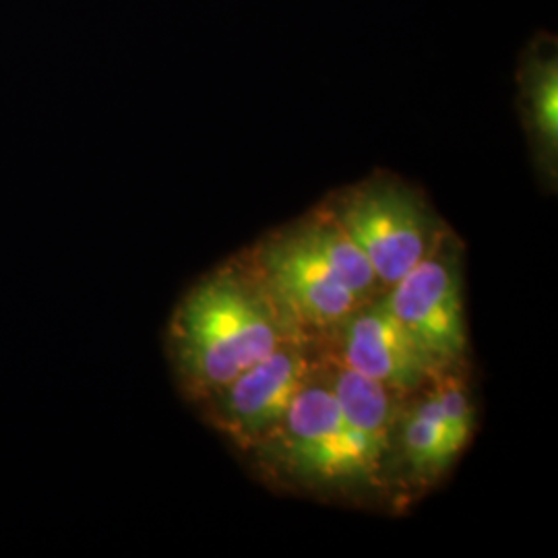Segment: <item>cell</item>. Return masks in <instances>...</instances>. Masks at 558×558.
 Segmentation results:
<instances>
[{
  "instance_id": "obj_6",
  "label": "cell",
  "mask_w": 558,
  "mask_h": 558,
  "mask_svg": "<svg viewBox=\"0 0 558 558\" xmlns=\"http://www.w3.org/2000/svg\"><path fill=\"white\" fill-rule=\"evenodd\" d=\"M383 300L403 331L442 371L458 368L468 352V329L461 274L445 236L398 283L383 292Z\"/></svg>"
},
{
  "instance_id": "obj_7",
  "label": "cell",
  "mask_w": 558,
  "mask_h": 558,
  "mask_svg": "<svg viewBox=\"0 0 558 558\" xmlns=\"http://www.w3.org/2000/svg\"><path fill=\"white\" fill-rule=\"evenodd\" d=\"M327 339V350L339 362L401 399L418 393L447 373L403 331L383 294L348 315Z\"/></svg>"
},
{
  "instance_id": "obj_1",
  "label": "cell",
  "mask_w": 558,
  "mask_h": 558,
  "mask_svg": "<svg viewBox=\"0 0 558 558\" xmlns=\"http://www.w3.org/2000/svg\"><path fill=\"white\" fill-rule=\"evenodd\" d=\"M304 338L244 263L201 278L168 325V359L180 389L203 405L283 341Z\"/></svg>"
},
{
  "instance_id": "obj_4",
  "label": "cell",
  "mask_w": 558,
  "mask_h": 558,
  "mask_svg": "<svg viewBox=\"0 0 558 558\" xmlns=\"http://www.w3.org/2000/svg\"><path fill=\"white\" fill-rule=\"evenodd\" d=\"M320 209L359 246L383 290L398 283L442 239L424 195L389 172L341 189Z\"/></svg>"
},
{
  "instance_id": "obj_9",
  "label": "cell",
  "mask_w": 558,
  "mask_h": 558,
  "mask_svg": "<svg viewBox=\"0 0 558 558\" xmlns=\"http://www.w3.org/2000/svg\"><path fill=\"white\" fill-rule=\"evenodd\" d=\"M518 106L542 179L557 180L558 154V40L538 32L519 54Z\"/></svg>"
},
{
  "instance_id": "obj_10",
  "label": "cell",
  "mask_w": 558,
  "mask_h": 558,
  "mask_svg": "<svg viewBox=\"0 0 558 558\" xmlns=\"http://www.w3.org/2000/svg\"><path fill=\"white\" fill-rule=\"evenodd\" d=\"M323 352V366L338 399L341 416L360 439L385 461L387 470H393V437L403 399L377 380L348 368L327 348Z\"/></svg>"
},
{
  "instance_id": "obj_3",
  "label": "cell",
  "mask_w": 558,
  "mask_h": 558,
  "mask_svg": "<svg viewBox=\"0 0 558 558\" xmlns=\"http://www.w3.org/2000/svg\"><path fill=\"white\" fill-rule=\"evenodd\" d=\"M255 453L279 476L313 488L383 484L389 472L341 416L320 356L276 435Z\"/></svg>"
},
{
  "instance_id": "obj_2",
  "label": "cell",
  "mask_w": 558,
  "mask_h": 558,
  "mask_svg": "<svg viewBox=\"0 0 558 558\" xmlns=\"http://www.w3.org/2000/svg\"><path fill=\"white\" fill-rule=\"evenodd\" d=\"M304 338H327L383 292L368 259L320 207L242 260Z\"/></svg>"
},
{
  "instance_id": "obj_8",
  "label": "cell",
  "mask_w": 558,
  "mask_h": 558,
  "mask_svg": "<svg viewBox=\"0 0 558 558\" xmlns=\"http://www.w3.org/2000/svg\"><path fill=\"white\" fill-rule=\"evenodd\" d=\"M435 380L399 408L393 468H401L414 484L442 476L474 433L472 408L461 399L439 396Z\"/></svg>"
},
{
  "instance_id": "obj_5",
  "label": "cell",
  "mask_w": 558,
  "mask_h": 558,
  "mask_svg": "<svg viewBox=\"0 0 558 558\" xmlns=\"http://www.w3.org/2000/svg\"><path fill=\"white\" fill-rule=\"evenodd\" d=\"M315 362L311 339L283 341L201 408L240 449L257 451L276 435Z\"/></svg>"
}]
</instances>
